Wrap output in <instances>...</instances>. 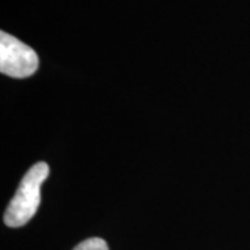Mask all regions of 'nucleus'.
Returning a JSON list of instances; mask_svg holds the SVG:
<instances>
[{"label":"nucleus","instance_id":"1","mask_svg":"<svg viewBox=\"0 0 250 250\" xmlns=\"http://www.w3.org/2000/svg\"><path fill=\"white\" fill-rule=\"evenodd\" d=\"M49 171L50 168L46 163H36L27 171L4 213L7 227H22L36 214L41 205V187L47 178Z\"/></svg>","mask_w":250,"mask_h":250},{"label":"nucleus","instance_id":"2","mask_svg":"<svg viewBox=\"0 0 250 250\" xmlns=\"http://www.w3.org/2000/svg\"><path fill=\"white\" fill-rule=\"evenodd\" d=\"M39 67L36 52L17 38L0 32V71L11 78H28Z\"/></svg>","mask_w":250,"mask_h":250},{"label":"nucleus","instance_id":"3","mask_svg":"<svg viewBox=\"0 0 250 250\" xmlns=\"http://www.w3.org/2000/svg\"><path fill=\"white\" fill-rule=\"evenodd\" d=\"M74 250H108V246L106 241H103L102 238H89L81 242Z\"/></svg>","mask_w":250,"mask_h":250}]
</instances>
